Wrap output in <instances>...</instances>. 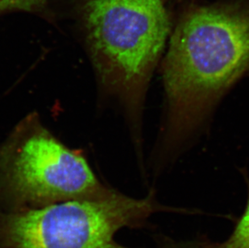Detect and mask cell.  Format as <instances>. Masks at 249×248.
<instances>
[{
  "label": "cell",
  "mask_w": 249,
  "mask_h": 248,
  "mask_svg": "<svg viewBox=\"0 0 249 248\" xmlns=\"http://www.w3.org/2000/svg\"><path fill=\"white\" fill-rule=\"evenodd\" d=\"M212 248H249V196L245 212L232 234L226 241Z\"/></svg>",
  "instance_id": "5b68a950"
},
{
  "label": "cell",
  "mask_w": 249,
  "mask_h": 248,
  "mask_svg": "<svg viewBox=\"0 0 249 248\" xmlns=\"http://www.w3.org/2000/svg\"><path fill=\"white\" fill-rule=\"evenodd\" d=\"M249 71V2L194 8L175 28L162 65L166 120L161 147L181 148Z\"/></svg>",
  "instance_id": "6da1fadb"
},
{
  "label": "cell",
  "mask_w": 249,
  "mask_h": 248,
  "mask_svg": "<svg viewBox=\"0 0 249 248\" xmlns=\"http://www.w3.org/2000/svg\"><path fill=\"white\" fill-rule=\"evenodd\" d=\"M46 0H0V15L14 11L37 12L42 9Z\"/></svg>",
  "instance_id": "8992f818"
},
{
  "label": "cell",
  "mask_w": 249,
  "mask_h": 248,
  "mask_svg": "<svg viewBox=\"0 0 249 248\" xmlns=\"http://www.w3.org/2000/svg\"><path fill=\"white\" fill-rule=\"evenodd\" d=\"M87 41L102 84L137 121L170 33L165 0H87Z\"/></svg>",
  "instance_id": "7a4b0ae2"
},
{
  "label": "cell",
  "mask_w": 249,
  "mask_h": 248,
  "mask_svg": "<svg viewBox=\"0 0 249 248\" xmlns=\"http://www.w3.org/2000/svg\"><path fill=\"white\" fill-rule=\"evenodd\" d=\"M160 211L153 194L137 199L116 190L101 198L0 210V248H128L115 240L117 232L141 227Z\"/></svg>",
  "instance_id": "277c9868"
},
{
  "label": "cell",
  "mask_w": 249,
  "mask_h": 248,
  "mask_svg": "<svg viewBox=\"0 0 249 248\" xmlns=\"http://www.w3.org/2000/svg\"><path fill=\"white\" fill-rule=\"evenodd\" d=\"M105 187L78 152L35 119L18 126L0 146V210L39 208L63 201L107 197Z\"/></svg>",
  "instance_id": "3957f363"
}]
</instances>
